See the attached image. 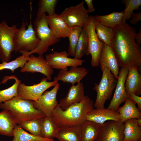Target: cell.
<instances>
[{
    "instance_id": "obj_18",
    "label": "cell",
    "mask_w": 141,
    "mask_h": 141,
    "mask_svg": "<svg viewBox=\"0 0 141 141\" xmlns=\"http://www.w3.org/2000/svg\"><path fill=\"white\" fill-rule=\"evenodd\" d=\"M88 71L87 69L84 67H70L68 70H60L53 81H60L64 83H67L75 85L76 83L80 82Z\"/></svg>"
},
{
    "instance_id": "obj_6",
    "label": "cell",
    "mask_w": 141,
    "mask_h": 141,
    "mask_svg": "<svg viewBox=\"0 0 141 141\" xmlns=\"http://www.w3.org/2000/svg\"><path fill=\"white\" fill-rule=\"evenodd\" d=\"M26 24L23 22L20 27L15 32L13 38V51L16 52L20 50L32 51L37 47L40 41L36 36L31 19L26 28Z\"/></svg>"
},
{
    "instance_id": "obj_40",
    "label": "cell",
    "mask_w": 141,
    "mask_h": 141,
    "mask_svg": "<svg viewBox=\"0 0 141 141\" xmlns=\"http://www.w3.org/2000/svg\"><path fill=\"white\" fill-rule=\"evenodd\" d=\"M86 3L87 7L88 9H87L89 13H92L94 12L95 9L93 4V0H84Z\"/></svg>"
},
{
    "instance_id": "obj_19",
    "label": "cell",
    "mask_w": 141,
    "mask_h": 141,
    "mask_svg": "<svg viewBox=\"0 0 141 141\" xmlns=\"http://www.w3.org/2000/svg\"><path fill=\"white\" fill-rule=\"evenodd\" d=\"M86 120L102 125L107 121L113 120L120 122L121 118L117 111L107 109L96 108L87 114Z\"/></svg>"
},
{
    "instance_id": "obj_43",
    "label": "cell",
    "mask_w": 141,
    "mask_h": 141,
    "mask_svg": "<svg viewBox=\"0 0 141 141\" xmlns=\"http://www.w3.org/2000/svg\"><path fill=\"white\" fill-rule=\"evenodd\" d=\"M10 141H10H8V140L5 141V140H4V141Z\"/></svg>"
},
{
    "instance_id": "obj_42",
    "label": "cell",
    "mask_w": 141,
    "mask_h": 141,
    "mask_svg": "<svg viewBox=\"0 0 141 141\" xmlns=\"http://www.w3.org/2000/svg\"><path fill=\"white\" fill-rule=\"evenodd\" d=\"M137 121L138 126L141 127V118L137 119Z\"/></svg>"
},
{
    "instance_id": "obj_13",
    "label": "cell",
    "mask_w": 141,
    "mask_h": 141,
    "mask_svg": "<svg viewBox=\"0 0 141 141\" xmlns=\"http://www.w3.org/2000/svg\"><path fill=\"white\" fill-rule=\"evenodd\" d=\"M21 72H38L45 75L50 80L53 73V69L46 62L42 56L36 57L33 55L29 56L27 61L20 70Z\"/></svg>"
},
{
    "instance_id": "obj_8",
    "label": "cell",
    "mask_w": 141,
    "mask_h": 141,
    "mask_svg": "<svg viewBox=\"0 0 141 141\" xmlns=\"http://www.w3.org/2000/svg\"><path fill=\"white\" fill-rule=\"evenodd\" d=\"M16 25L9 26L5 20L0 22V58L2 62H10L13 52V39L18 30Z\"/></svg>"
},
{
    "instance_id": "obj_41",
    "label": "cell",
    "mask_w": 141,
    "mask_h": 141,
    "mask_svg": "<svg viewBox=\"0 0 141 141\" xmlns=\"http://www.w3.org/2000/svg\"><path fill=\"white\" fill-rule=\"evenodd\" d=\"M135 39L136 40V43L138 45H140L141 44V28L139 29V31L136 33L134 37Z\"/></svg>"
},
{
    "instance_id": "obj_35",
    "label": "cell",
    "mask_w": 141,
    "mask_h": 141,
    "mask_svg": "<svg viewBox=\"0 0 141 141\" xmlns=\"http://www.w3.org/2000/svg\"><path fill=\"white\" fill-rule=\"evenodd\" d=\"M83 27L76 26L72 28L71 31L68 37L69 44L68 46V53L69 55L75 56L76 46Z\"/></svg>"
},
{
    "instance_id": "obj_45",
    "label": "cell",
    "mask_w": 141,
    "mask_h": 141,
    "mask_svg": "<svg viewBox=\"0 0 141 141\" xmlns=\"http://www.w3.org/2000/svg\"><path fill=\"white\" fill-rule=\"evenodd\" d=\"M0 60H1L0 58Z\"/></svg>"
},
{
    "instance_id": "obj_17",
    "label": "cell",
    "mask_w": 141,
    "mask_h": 141,
    "mask_svg": "<svg viewBox=\"0 0 141 141\" xmlns=\"http://www.w3.org/2000/svg\"><path fill=\"white\" fill-rule=\"evenodd\" d=\"M49 27L57 38L67 37L72 28L69 27L60 14L56 13L52 15H45Z\"/></svg>"
},
{
    "instance_id": "obj_12",
    "label": "cell",
    "mask_w": 141,
    "mask_h": 141,
    "mask_svg": "<svg viewBox=\"0 0 141 141\" xmlns=\"http://www.w3.org/2000/svg\"><path fill=\"white\" fill-rule=\"evenodd\" d=\"M60 86L57 83L50 91H45L36 101H33L34 107L42 112L46 116H51L58 103L57 95Z\"/></svg>"
},
{
    "instance_id": "obj_21",
    "label": "cell",
    "mask_w": 141,
    "mask_h": 141,
    "mask_svg": "<svg viewBox=\"0 0 141 141\" xmlns=\"http://www.w3.org/2000/svg\"><path fill=\"white\" fill-rule=\"evenodd\" d=\"M125 86L128 95L133 93L139 96L141 95V75L137 67H128Z\"/></svg>"
},
{
    "instance_id": "obj_39",
    "label": "cell",
    "mask_w": 141,
    "mask_h": 141,
    "mask_svg": "<svg viewBox=\"0 0 141 141\" xmlns=\"http://www.w3.org/2000/svg\"><path fill=\"white\" fill-rule=\"evenodd\" d=\"M130 23L132 25L136 24L141 20V12L139 13H134L131 16Z\"/></svg>"
},
{
    "instance_id": "obj_46",
    "label": "cell",
    "mask_w": 141,
    "mask_h": 141,
    "mask_svg": "<svg viewBox=\"0 0 141 141\" xmlns=\"http://www.w3.org/2000/svg\"></svg>"
},
{
    "instance_id": "obj_26",
    "label": "cell",
    "mask_w": 141,
    "mask_h": 141,
    "mask_svg": "<svg viewBox=\"0 0 141 141\" xmlns=\"http://www.w3.org/2000/svg\"><path fill=\"white\" fill-rule=\"evenodd\" d=\"M123 141H141V127L138 126L137 119H132L124 123Z\"/></svg>"
},
{
    "instance_id": "obj_31",
    "label": "cell",
    "mask_w": 141,
    "mask_h": 141,
    "mask_svg": "<svg viewBox=\"0 0 141 141\" xmlns=\"http://www.w3.org/2000/svg\"><path fill=\"white\" fill-rule=\"evenodd\" d=\"M95 30L99 39L104 44L110 46L114 36L113 29L103 25L97 20Z\"/></svg>"
},
{
    "instance_id": "obj_27",
    "label": "cell",
    "mask_w": 141,
    "mask_h": 141,
    "mask_svg": "<svg viewBox=\"0 0 141 141\" xmlns=\"http://www.w3.org/2000/svg\"><path fill=\"white\" fill-rule=\"evenodd\" d=\"M55 138L59 141H81V126L61 128Z\"/></svg>"
},
{
    "instance_id": "obj_5",
    "label": "cell",
    "mask_w": 141,
    "mask_h": 141,
    "mask_svg": "<svg viewBox=\"0 0 141 141\" xmlns=\"http://www.w3.org/2000/svg\"><path fill=\"white\" fill-rule=\"evenodd\" d=\"M117 79L110 70L105 67L102 71V77L98 84L95 83L93 88L97 92L94 106L96 108H104L106 101L110 99L115 88Z\"/></svg>"
},
{
    "instance_id": "obj_32",
    "label": "cell",
    "mask_w": 141,
    "mask_h": 141,
    "mask_svg": "<svg viewBox=\"0 0 141 141\" xmlns=\"http://www.w3.org/2000/svg\"><path fill=\"white\" fill-rule=\"evenodd\" d=\"M58 1L40 0L38 3V9L36 18H39L47 13L48 15L55 14V10Z\"/></svg>"
},
{
    "instance_id": "obj_30",
    "label": "cell",
    "mask_w": 141,
    "mask_h": 141,
    "mask_svg": "<svg viewBox=\"0 0 141 141\" xmlns=\"http://www.w3.org/2000/svg\"><path fill=\"white\" fill-rule=\"evenodd\" d=\"M13 137V139L10 141H54V140L45 138L29 133L18 125H17L14 128Z\"/></svg>"
},
{
    "instance_id": "obj_16",
    "label": "cell",
    "mask_w": 141,
    "mask_h": 141,
    "mask_svg": "<svg viewBox=\"0 0 141 141\" xmlns=\"http://www.w3.org/2000/svg\"><path fill=\"white\" fill-rule=\"evenodd\" d=\"M99 65L102 71L107 67L115 78L118 79L119 70L118 61L111 48L105 44L100 55Z\"/></svg>"
},
{
    "instance_id": "obj_15",
    "label": "cell",
    "mask_w": 141,
    "mask_h": 141,
    "mask_svg": "<svg viewBox=\"0 0 141 141\" xmlns=\"http://www.w3.org/2000/svg\"><path fill=\"white\" fill-rule=\"evenodd\" d=\"M128 71V68L127 67H121L119 70L115 92L107 109L116 111L120 104L128 98L125 84Z\"/></svg>"
},
{
    "instance_id": "obj_9",
    "label": "cell",
    "mask_w": 141,
    "mask_h": 141,
    "mask_svg": "<svg viewBox=\"0 0 141 141\" xmlns=\"http://www.w3.org/2000/svg\"><path fill=\"white\" fill-rule=\"evenodd\" d=\"M44 77L39 83L31 86L20 82L17 87V96L25 99L37 101L47 89L54 86L58 83L56 81L49 82Z\"/></svg>"
},
{
    "instance_id": "obj_36",
    "label": "cell",
    "mask_w": 141,
    "mask_h": 141,
    "mask_svg": "<svg viewBox=\"0 0 141 141\" xmlns=\"http://www.w3.org/2000/svg\"><path fill=\"white\" fill-rule=\"evenodd\" d=\"M30 56L22 54L11 61L4 62L0 63V70L4 69L10 70L12 73H14L15 70L20 67L22 68L27 61Z\"/></svg>"
},
{
    "instance_id": "obj_20",
    "label": "cell",
    "mask_w": 141,
    "mask_h": 141,
    "mask_svg": "<svg viewBox=\"0 0 141 141\" xmlns=\"http://www.w3.org/2000/svg\"><path fill=\"white\" fill-rule=\"evenodd\" d=\"M85 96L84 86L82 82L76 85H72L66 97L60 100L58 104L61 109L65 110L72 105L81 102Z\"/></svg>"
},
{
    "instance_id": "obj_1",
    "label": "cell",
    "mask_w": 141,
    "mask_h": 141,
    "mask_svg": "<svg viewBox=\"0 0 141 141\" xmlns=\"http://www.w3.org/2000/svg\"><path fill=\"white\" fill-rule=\"evenodd\" d=\"M113 29L114 36L110 46L119 67L136 66L141 72V48L135 41L136 29L126 22Z\"/></svg>"
},
{
    "instance_id": "obj_10",
    "label": "cell",
    "mask_w": 141,
    "mask_h": 141,
    "mask_svg": "<svg viewBox=\"0 0 141 141\" xmlns=\"http://www.w3.org/2000/svg\"><path fill=\"white\" fill-rule=\"evenodd\" d=\"M84 1L78 4L66 8L60 14L70 28L83 27L88 17V12L84 6Z\"/></svg>"
},
{
    "instance_id": "obj_3",
    "label": "cell",
    "mask_w": 141,
    "mask_h": 141,
    "mask_svg": "<svg viewBox=\"0 0 141 141\" xmlns=\"http://www.w3.org/2000/svg\"><path fill=\"white\" fill-rule=\"evenodd\" d=\"M0 108L9 111L17 125L24 121L42 118L45 116L34 107L33 101L17 96L1 103Z\"/></svg>"
},
{
    "instance_id": "obj_44",
    "label": "cell",
    "mask_w": 141,
    "mask_h": 141,
    "mask_svg": "<svg viewBox=\"0 0 141 141\" xmlns=\"http://www.w3.org/2000/svg\"></svg>"
},
{
    "instance_id": "obj_22",
    "label": "cell",
    "mask_w": 141,
    "mask_h": 141,
    "mask_svg": "<svg viewBox=\"0 0 141 141\" xmlns=\"http://www.w3.org/2000/svg\"><path fill=\"white\" fill-rule=\"evenodd\" d=\"M122 106L119 107L116 111L119 114L120 122L124 123L127 120L132 119L141 118V112L136 105V103L128 98Z\"/></svg>"
},
{
    "instance_id": "obj_23",
    "label": "cell",
    "mask_w": 141,
    "mask_h": 141,
    "mask_svg": "<svg viewBox=\"0 0 141 141\" xmlns=\"http://www.w3.org/2000/svg\"><path fill=\"white\" fill-rule=\"evenodd\" d=\"M102 125L85 120L81 126V141H96L100 134Z\"/></svg>"
},
{
    "instance_id": "obj_37",
    "label": "cell",
    "mask_w": 141,
    "mask_h": 141,
    "mask_svg": "<svg viewBox=\"0 0 141 141\" xmlns=\"http://www.w3.org/2000/svg\"><path fill=\"white\" fill-rule=\"evenodd\" d=\"M121 2L126 6L122 17V22L124 23L130 19L134 10L139 9L141 5V0H124Z\"/></svg>"
},
{
    "instance_id": "obj_4",
    "label": "cell",
    "mask_w": 141,
    "mask_h": 141,
    "mask_svg": "<svg viewBox=\"0 0 141 141\" xmlns=\"http://www.w3.org/2000/svg\"><path fill=\"white\" fill-rule=\"evenodd\" d=\"M45 14L41 17L36 18L34 21V30L40 42L36 48L29 52L19 51L22 54L30 56L36 53L42 56L48 51L49 46L58 42L60 39L56 37L50 30L45 17Z\"/></svg>"
},
{
    "instance_id": "obj_7",
    "label": "cell",
    "mask_w": 141,
    "mask_h": 141,
    "mask_svg": "<svg viewBox=\"0 0 141 141\" xmlns=\"http://www.w3.org/2000/svg\"><path fill=\"white\" fill-rule=\"evenodd\" d=\"M96 20L95 16H89L83 27L86 32L88 41V48L86 55H91V64L93 67L99 65V57L104 44L97 35L95 30Z\"/></svg>"
},
{
    "instance_id": "obj_11",
    "label": "cell",
    "mask_w": 141,
    "mask_h": 141,
    "mask_svg": "<svg viewBox=\"0 0 141 141\" xmlns=\"http://www.w3.org/2000/svg\"><path fill=\"white\" fill-rule=\"evenodd\" d=\"M66 51H54L46 54L45 60L52 69L67 70L68 67H78L82 65L84 60L68 57Z\"/></svg>"
},
{
    "instance_id": "obj_38",
    "label": "cell",
    "mask_w": 141,
    "mask_h": 141,
    "mask_svg": "<svg viewBox=\"0 0 141 141\" xmlns=\"http://www.w3.org/2000/svg\"><path fill=\"white\" fill-rule=\"evenodd\" d=\"M128 97L133 101L137 105V108L141 111V97L134 94L128 95Z\"/></svg>"
},
{
    "instance_id": "obj_25",
    "label": "cell",
    "mask_w": 141,
    "mask_h": 141,
    "mask_svg": "<svg viewBox=\"0 0 141 141\" xmlns=\"http://www.w3.org/2000/svg\"><path fill=\"white\" fill-rule=\"evenodd\" d=\"M15 123L10 111L3 110L0 112V135L13 136Z\"/></svg>"
},
{
    "instance_id": "obj_29",
    "label": "cell",
    "mask_w": 141,
    "mask_h": 141,
    "mask_svg": "<svg viewBox=\"0 0 141 141\" xmlns=\"http://www.w3.org/2000/svg\"><path fill=\"white\" fill-rule=\"evenodd\" d=\"M11 79L15 80L14 84L8 88L0 90V105L2 103L17 96V87L21 80H19L16 76L14 75L5 76L3 79L2 83H5L8 80Z\"/></svg>"
},
{
    "instance_id": "obj_28",
    "label": "cell",
    "mask_w": 141,
    "mask_h": 141,
    "mask_svg": "<svg viewBox=\"0 0 141 141\" xmlns=\"http://www.w3.org/2000/svg\"><path fill=\"white\" fill-rule=\"evenodd\" d=\"M124 12V11L120 12L113 11L107 15L95 16L97 21L103 25L113 29L123 23Z\"/></svg>"
},
{
    "instance_id": "obj_14",
    "label": "cell",
    "mask_w": 141,
    "mask_h": 141,
    "mask_svg": "<svg viewBox=\"0 0 141 141\" xmlns=\"http://www.w3.org/2000/svg\"><path fill=\"white\" fill-rule=\"evenodd\" d=\"M124 123L109 120L102 125L100 134L96 141H123Z\"/></svg>"
},
{
    "instance_id": "obj_2",
    "label": "cell",
    "mask_w": 141,
    "mask_h": 141,
    "mask_svg": "<svg viewBox=\"0 0 141 141\" xmlns=\"http://www.w3.org/2000/svg\"><path fill=\"white\" fill-rule=\"evenodd\" d=\"M94 103L89 97L85 96L81 102L65 110L58 104L51 116L61 128L80 126L86 120L87 114L94 109Z\"/></svg>"
},
{
    "instance_id": "obj_33",
    "label": "cell",
    "mask_w": 141,
    "mask_h": 141,
    "mask_svg": "<svg viewBox=\"0 0 141 141\" xmlns=\"http://www.w3.org/2000/svg\"><path fill=\"white\" fill-rule=\"evenodd\" d=\"M43 118L24 121L18 125L23 129L30 132L31 134L41 137V124Z\"/></svg>"
},
{
    "instance_id": "obj_34",
    "label": "cell",
    "mask_w": 141,
    "mask_h": 141,
    "mask_svg": "<svg viewBox=\"0 0 141 141\" xmlns=\"http://www.w3.org/2000/svg\"><path fill=\"white\" fill-rule=\"evenodd\" d=\"M88 48V41L87 34L83 27L76 46L74 58H80L86 54Z\"/></svg>"
},
{
    "instance_id": "obj_24",
    "label": "cell",
    "mask_w": 141,
    "mask_h": 141,
    "mask_svg": "<svg viewBox=\"0 0 141 141\" xmlns=\"http://www.w3.org/2000/svg\"><path fill=\"white\" fill-rule=\"evenodd\" d=\"M61 128L52 116H45L43 118L42 122L41 137L54 140Z\"/></svg>"
}]
</instances>
